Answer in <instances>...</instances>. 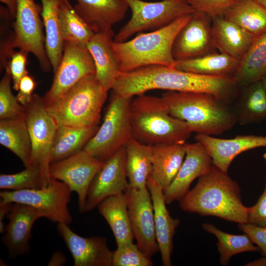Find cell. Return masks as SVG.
Here are the masks:
<instances>
[{"label":"cell","instance_id":"6da1fadb","mask_svg":"<svg viewBox=\"0 0 266 266\" xmlns=\"http://www.w3.org/2000/svg\"><path fill=\"white\" fill-rule=\"evenodd\" d=\"M237 87L233 76H207L174 67L154 65L120 72L111 90L114 94L127 98L157 89L203 93L213 95L230 103L234 98Z\"/></svg>","mask_w":266,"mask_h":266},{"label":"cell","instance_id":"7a4b0ae2","mask_svg":"<svg viewBox=\"0 0 266 266\" xmlns=\"http://www.w3.org/2000/svg\"><path fill=\"white\" fill-rule=\"evenodd\" d=\"M179 201L181 208L188 212L238 224L248 223L249 207L242 202L238 184L213 164Z\"/></svg>","mask_w":266,"mask_h":266},{"label":"cell","instance_id":"3957f363","mask_svg":"<svg viewBox=\"0 0 266 266\" xmlns=\"http://www.w3.org/2000/svg\"><path fill=\"white\" fill-rule=\"evenodd\" d=\"M161 97L170 114L188 123L197 134L219 135L237 123L230 103L213 95L167 91Z\"/></svg>","mask_w":266,"mask_h":266},{"label":"cell","instance_id":"277c9868","mask_svg":"<svg viewBox=\"0 0 266 266\" xmlns=\"http://www.w3.org/2000/svg\"><path fill=\"white\" fill-rule=\"evenodd\" d=\"M130 119L132 137L148 145L185 143L193 132L188 123L170 114L162 97L135 96Z\"/></svg>","mask_w":266,"mask_h":266},{"label":"cell","instance_id":"5b68a950","mask_svg":"<svg viewBox=\"0 0 266 266\" xmlns=\"http://www.w3.org/2000/svg\"><path fill=\"white\" fill-rule=\"evenodd\" d=\"M193 13L180 17L161 29L138 34L130 40L113 41L120 72L154 65L173 67L176 62L172 55L174 41Z\"/></svg>","mask_w":266,"mask_h":266},{"label":"cell","instance_id":"8992f818","mask_svg":"<svg viewBox=\"0 0 266 266\" xmlns=\"http://www.w3.org/2000/svg\"><path fill=\"white\" fill-rule=\"evenodd\" d=\"M107 92L93 74L82 79L57 100L45 104L58 126L96 127L100 123Z\"/></svg>","mask_w":266,"mask_h":266},{"label":"cell","instance_id":"52a82bcc","mask_svg":"<svg viewBox=\"0 0 266 266\" xmlns=\"http://www.w3.org/2000/svg\"><path fill=\"white\" fill-rule=\"evenodd\" d=\"M132 99L113 93L100 127L83 150L104 162L126 145L132 137L130 119Z\"/></svg>","mask_w":266,"mask_h":266},{"label":"cell","instance_id":"ba28073f","mask_svg":"<svg viewBox=\"0 0 266 266\" xmlns=\"http://www.w3.org/2000/svg\"><path fill=\"white\" fill-rule=\"evenodd\" d=\"M132 15L128 22L114 36L113 41H126L133 34L147 30H156L195 10L187 0H124Z\"/></svg>","mask_w":266,"mask_h":266},{"label":"cell","instance_id":"9c48e42d","mask_svg":"<svg viewBox=\"0 0 266 266\" xmlns=\"http://www.w3.org/2000/svg\"><path fill=\"white\" fill-rule=\"evenodd\" d=\"M72 191L64 182L51 178L47 186L37 189L2 190L0 204L20 203L30 206L54 223L70 224L73 221L68 208Z\"/></svg>","mask_w":266,"mask_h":266},{"label":"cell","instance_id":"30bf717a","mask_svg":"<svg viewBox=\"0 0 266 266\" xmlns=\"http://www.w3.org/2000/svg\"><path fill=\"white\" fill-rule=\"evenodd\" d=\"M25 117L32 144V166L39 167L49 182L52 146L58 125L47 110L43 97L34 94L25 106Z\"/></svg>","mask_w":266,"mask_h":266},{"label":"cell","instance_id":"8fae6325","mask_svg":"<svg viewBox=\"0 0 266 266\" xmlns=\"http://www.w3.org/2000/svg\"><path fill=\"white\" fill-rule=\"evenodd\" d=\"M41 5L34 0H17L16 17L13 23L14 47L27 54H33L41 69L50 70L52 66L45 47L43 24L40 18Z\"/></svg>","mask_w":266,"mask_h":266},{"label":"cell","instance_id":"7c38bea8","mask_svg":"<svg viewBox=\"0 0 266 266\" xmlns=\"http://www.w3.org/2000/svg\"><path fill=\"white\" fill-rule=\"evenodd\" d=\"M104 162L82 150L50 165V177L64 182L77 195L78 208L81 213L84 211L89 187Z\"/></svg>","mask_w":266,"mask_h":266},{"label":"cell","instance_id":"4fadbf2b","mask_svg":"<svg viewBox=\"0 0 266 266\" xmlns=\"http://www.w3.org/2000/svg\"><path fill=\"white\" fill-rule=\"evenodd\" d=\"M52 85L43 97L46 104L57 100L85 77L96 74L93 59L86 46L64 41L60 64Z\"/></svg>","mask_w":266,"mask_h":266},{"label":"cell","instance_id":"5bb4252c","mask_svg":"<svg viewBox=\"0 0 266 266\" xmlns=\"http://www.w3.org/2000/svg\"><path fill=\"white\" fill-rule=\"evenodd\" d=\"M134 238L139 249L149 257L159 251L156 239L154 209L150 193L146 187L129 186L125 192Z\"/></svg>","mask_w":266,"mask_h":266},{"label":"cell","instance_id":"9a60e30c","mask_svg":"<svg viewBox=\"0 0 266 266\" xmlns=\"http://www.w3.org/2000/svg\"><path fill=\"white\" fill-rule=\"evenodd\" d=\"M126 158L124 146L104 162L89 187L84 212L93 210L106 198L126 191L129 185Z\"/></svg>","mask_w":266,"mask_h":266},{"label":"cell","instance_id":"2e32d148","mask_svg":"<svg viewBox=\"0 0 266 266\" xmlns=\"http://www.w3.org/2000/svg\"><path fill=\"white\" fill-rule=\"evenodd\" d=\"M211 17L195 11L177 35L172 47L176 61L198 57L214 49L211 35Z\"/></svg>","mask_w":266,"mask_h":266},{"label":"cell","instance_id":"e0dca14e","mask_svg":"<svg viewBox=\"0 0 266 266\" xmlns=\"http://www.w3.org/2000/svg\"><path fill=\"white\" fill-rule=\"evenodd\" d=\"M57 231L72 256L74 266H112L113 251L105 237H83L65 223L57 224Z\"/></svg>","mask_w":266,"mask_h":266},{"label":"cell","instance_id":"ac0fdd59","mask_svg":"<svg viewBox=\"0 0 266 266\" xmlns=\"http://www.w3.org/2000/svg\"><path fill=\"white\" fill-rule=\"evenodd\" d=\"M185 149L179 170L169 186L164 190L166 204L179 201L189 190L192 182L206 174L212 165L211 157L201 143H186Z\"/></svg>","mask_w":266,"mask_h":266},{"label":"cell","instance_id":"d6986e66","mask_svg":"<svg viewBox=\"0 0 266 266\" xmlns=\"http://www.w3.org/2000/svg\"><path fill=\"white\" fill-rule=\"evenodd\" d=\"M7 217L8 223L1 238L2 243L13 258L28 254L32 228L41 218L40 215L29 205L12 203Z\"/></svg>","mask_w":266,"mask_h":266},{"label":"cell","instance_id":"ffe728a7","mask_svg":"<svg viewBox=\"0 0 266 266\" xmlns=\"http://www.w3.org/2000/svg\"><path fill=\"white\" fill-rule=\"evenodd\" d=\"M195 139L203 145L211 158L212 164L226 172H228L232 162L239 154L266 147V135H242L223 139L197 134Z\"/></svg>","mask_w":266,"mask_h":266},{"label":"cell","instance_id":"44dd1931","mask_svg":"<svg viewBox=\"0 0 266 266\" xmlns=\"http://www.w3.org/2000/svg\"><path fill=\"white\" fill-rule=\"evenodd\" d=\"M152 200L156 239L164 266H171L173 238L180 220L173 218L166 204L163 188L150 175L147 181Z\"/></svg>","mask_w":266,"mask_h":266},{"label":"cell","instance_id":"7402d4cb","mask_svg":"<svg viewBox=\"0 0 266 266\" xmlns=\"http://www.w3.org/2000/svg\"><path fill=\"white\" fill-rule=\"evenodd\" d=\"M74 8L95 33L113 31L129 7L124 0H74Z\"/></svg>","mask_w":266,"mask_h":266},{"label":"cell","instance_id":"603a6c76","mask_svg":"<svg viewBox=\"0 0 266 266\" xmlns=\"http://www.w3.org/2000/svg\"><path fill=\"white\" fill-rule=\"evenodd\" d=\"M211 35L214 48L240 60L255 37L223 16L211 17Z\"/></svg>","mask_w":266,"mask_h":266},{"label":"cell","instance_id":"cb8c5ba5","mask_svg":"<svg viewBox=\"0 0 266 266\" xmlns=\"http://www.w3.org/2000/svg\"><path fill=\"white\" fill-rule=\"evenodd\" d=\"M114 34L113 31L95 33L86 45L94 61L96 78L107 92L120 73L112 46Z\"/></svg>","mask_w":266,"mask_h":266},{"label":"cell","instance_id":"d4e9b609","mask_svg":"<svg viewBox=\"0 0 266 266\" xmlns=\"http://www.w3.org/2000/svg\"><path fill=\"white\" fill-rule=\"evenodd\" d=\"M186 143L160 144L152 146L153 179L165 190L171 184L184 160Z\"/></svg>","mask_w":266,"mask_h":266},{"label":"cell","instance_id":"484cf974","mask_svg":"<svg viewBox=\"0 0 266 266\" xmlns=\"http://www.w3.org/2000/svg\"><path fill=\"white\" fill-rule=\"evenodd\" d=\"M97 207L112 230L117 246L133 242L125 192L106 198Z\"/></svg>","mask_w":266,"mask_h":266},{"label":"cell","instance_id":"4316f807","mask_svg":"<svg viewBox=\"0 0 266 266\" xmlns=\"http://www.w3.org/2000/svg\"><path fill=\"white\" fill-rule=\"evenodd\" d=\"M0 143L18 157L25 167L32 166V144L25 114L0 119Z\"/></svg>","mask_w":266,"mask_h":266},{"label":"cell","instance_id":"83f0119b","mask_svg":"<svg viewBox=\"0 0 266 266\" xmlns=\"http://www.w3.org/2000/svg\"><path fill=\"white\" fill-rule=\"evenodd\" d=\"M240 60L222 53H209L194 58L176 61L179 70L207 76H233Z\"/></svg>","mask_w":266,"mask_h":266},{"label":"cell","instance_id":"f1b7e54d","mask_svg":"<svg viewBox=\"0 0 266 266\" xmlns=\"http://www.w3.org/2000/svg\"><path fill=\"white\" fill-rule=\"evenodd\" d=\"M98 128L99 126H58L52 146L51 163L68 158L82 150Z\"/></svg>","mask_w":266,"mask_h":266},{"label":"cell","instance_id":"f546056e","mask_svg":"<svg viewBox=\"0 0 266 266\" xmlns=\"http://www.w3.org/2000/svg\"><path fill=\"white\" fill-rule=\"evenodd\" d=\"M41 15L45 27V47L54 73L58 68L62 58L63 40L59 20L60 0H41Z\"/></svg>","mask_w":266,"mask_h":266},{"label":"cell","instance_id":"4dcf8cb0","mask_svg":"<svg viewBox=\"0 0 266 266\" xmlns=\"http://www.w3.org/2000/svg\"><path fill=\"white\" fill-rule=\"evenodd\" d=\"M126 168L129 185L143 188L152 170V146L132 137L125 145Z\"/></svg>","mask_w":266,"mask_h":266},{"label":"cell","instance_id":"1f68e13d","mask_svg":"<svg viewBox=\"0 0 266 266\" xmlns=\"http://www.w3.org/2000/svg\"><path fill=\"white\" fill-rule=\"evenodd\" d=\"M266 75V32L255 38L233 76L238 86L261 81Z\"/></svg>","mask_w":266,"mask_h":266},{"label":"cell","instance_id":"d6a6232c","mask_svg":"<svg viewBox=\"0 0 266 266\" xmlns=\"http://www.w3.org/2000/svg\"><path fill=\"white\" fill-rule=\"evenodd\" d=\"M241 98L234 108L237 123L245 125L266 120V92L261 81L244 86Z\"/></svg>","mask_w":266,"mask_h":266},{"label":"cell","instance_id":"836d02e7","mask_svg":"<svg viewBox=\"0 0 266 266\" xmlns=\"http://www.w3.org/2000/svg\"><path fill=\"white\" fill-rule=\"evenodd\" d=\"M223 16L255 38L266 32V8L256 0H241Z\"/></svg>","mask_w":266,"mask_h":266},{"label":"cell","instance_id":"e575fe53","mask_svg":"<svg viewBox=\"0 0 266 266\" xmlns=\"http://www.w3.org/2000/svg\"><path fill=\"white\" fill-rule=\"evenodd\" d=\"M59 15L64 41L86 46L95 33L68 0H60Z\"/></svg>","mask_w":266,"mask_h":266},{"label":"cell","instance_id":"d590c367","mask_svg":"<svg viewBox=\"0 0 266 266\" xmlns=\"http://www.w3.org/2000/svg\"><path fill=\"white\" fill-rule=\"evenodd\" d=\"M202 228L214 234L218 239V250L220 254V263L225 266L233 256L245 252H254L260 250L254 245L250 238L245 233L241 235L232 234L224 232L212 224L204 223Z\"/></svg>","mask_w":266,"mask_h":266},{"label":"cell","instance_id":"8d00e7d4","mask_svg":"<svg viewBox=\"0 0 266 266\" xmlns=\"http://www.w3.org/2000/svg\"><path fill=\"white\" fill-rule=\"evenodd\" d=\"M48 183L43 178L40 168L33 166L25 167L17 173L0 175V189L2 190L41 189L46 187Z\"/></svg>","mask_w":266,"mask_h":266},{"label":"cell","instance_id":"74e56055","mask_svg":"<svg viewBox=\"0 0 266 266\" xmlns=\"http://www.w3.org/2000/svg\"><path fill=\"white\" fill-rule=\"evenodd\" d=\"M12 78L7 72L0 82V119H4L22 115L25 107L18 101L11 91Z\"/></svg>","mask_w":266,"mask_h":266},{"label":"cell","instance_id":"f35d334b","mask_svg":"<svg viewBox=\"0 0 266 266\" xmlns=\"http://www.w3.org/2000/svg\"><path fill=\"white\" fill-rule=\"evenodd\" d=\"M150 257L133 242L117 246L113 251L112 266H151Z\"/></svg>","mask_w":266,"mask_h":266},{"label":"cell","instance_id":"ab89813d","mask_svg":"<svg viewBox=\"0 0 266 266\" xmlns=\"http://www.w3.org/2000/svg\"><path fill=\"white\" fill-rule=\"evenodd\" d=\"M0 70L5 69L8 60L14 50V30H8V25L10 24L9 21L12 19L8 9L0 6Z\"/></svg>","mask_w":266,"mask_h":266},{"label":"cell","instance_id":"60d3db41","mask_svg":"<svg viewBox=\"0 0 266 266\" xmlns=\"http://www.w3.org/2000/svg\"><path fill=\"white\" fill-rule=\"evenodd\" d=\"M195 11L211 17L223 16L225 12L241 0H187Z\"/></svg>","mask_w":266,"mask_h":266},{"label":"cell","instance_id":"b9f144b4","mask_svg":"<svg viewBox=\"0 0 266 266\" xmlns=\"http://www.w3.org/2000/svg\"><path fill=\"white\" fill-rule=\"evenodd\" d=\"M28 55V54L20 50L15 51L9 59L5 68L6 72L11 77L13 88L17 91L21 79L28 74L26 68Z\"/></svg>","mask_w":266,"mask_h":266},{"label":"cell","instance_id":"7bdbcfd3","mask_svg":"<svg viewBox=\"0 0 266 266\" xmlns=\"http://www.w3.org/2000/svg\"><path fill=\"white\" fill-rule=\"evenodd\" d=\"M248 223L259 227H266V183L264 192L257 203L249 207Z\"/></svg>","mask_w":266,"mask_h":266},{"label":"cell","instance_id":"ee69618b","mask_svg":"<svg viewBox=\"0 0 266 266\" xmlns=\"http://www.w3.org/2000/svg\"><path fill=\"white\" fill-rule=\"evenodd\" d=\"M238 227L253 243L257 245L266 256V227H259L248 223L238 224Z\"/></svg>","mask_w":266,"mask_h":266},{"label":"cell","instance_id":"f6af8a7d","mask_svg":"<svg viewBox=\"0 0 266 266\" xmlns=\"http://www.w3.org/2000/svg\"><path fill=\"white\" fill-rule=\"evenodd\" d=\"M35 87V82L33 78L27 74L21 80L18 92L16 96L18 102L25 106L33 99V93Z\"/></svg>","mask_w":266,"mask_h":266},{"label":"cell","instance_id":"bcb514c9","mask_svg":"<svg viewBox=\"0 0 266 266\" xmlns=\"http://www.w3.org/2000/svg\"><path fill=\"white\" fill-rule=\"evenodd\" d=\"M12 203L0 204V233H3L5 231L6 226L3 223L4 217L8 215Z\"/></svg>","mask_w":266,"mask_h":266},{"label":"cell","instance_id":"7dc6e473","mask_svg":"<svg viewBox=\"0 0 266 266\" xmlns=\"http://www.w3.org/2000/svg\"><path fill=\"white\" fill-rule=\"evenodd\" d=\"M66 261V257L60 251L53 253L49 261L48 266H62Z\"/></svg>","mask_w":266,"mask_h":266},{"label":"cell","instance_id":"c3c4849f","mask_svg":"<svg viewBox=\"0 0 266 266\" xmlns=\"http://www.w3.org/2000/svg\"><path fill=\"white\" fill-rule=\"evenodd\" d=\"M0 1L6 5L10 16L14 20L17 8V0H0Z\"/></svg>","mask_w":266,"mask_h":266},{"label":"cell","instance_id":"681fc988","mask_svg":"<svg viewBox=\"0 0 266 266\" xmlns=\"http://www.w3.org/2000/svg\"><path fill=\"white\" fill-rule=\"evenodd\" d=\"M246 266H266V256L264 258H260L258 260L254 261L253 262H250L247 264Z\"/></svg>","mask_w":266,"mask_h":266},{"label":"cell","instance_id":"f907efd6","mask_svg":"<svg viewBox=\"0 0 266 266\" xmlns=\"http://www.w3.org/2000/svg\"><path fill=\"white\" fill-rule=\"evenodd\" d=\"M266 92V75L261 80Z\"/></svg>","mask_w":266,"mask_h":266},{"label":"cell","instance_id":"816d5d0a","mask_svg":"<svg viewBox=\"0 0 266 266\" xmlns=\"http://www.w3.org/2000/svg\"><path fill=\"white\" fill-rule=\"evenodd\" d=\"M256 0L266 8V0Z\"/></svg>","mask_w":266,"mask_h":266},{"label":"cell","instance_id":"f5cc1de1","mask_svg":"<svg viewBox=\"0 0 266 266\" xmlns=\"http://www.w3.org/2000/svg\"><path fill=\"white\" fill-rule=\"evenodd\" d=\"M263 158L264 159H265L266 162V153H265L264 155H263Z\"/></svg>","mask_w":266,"mask_h":266}]
</instances>
